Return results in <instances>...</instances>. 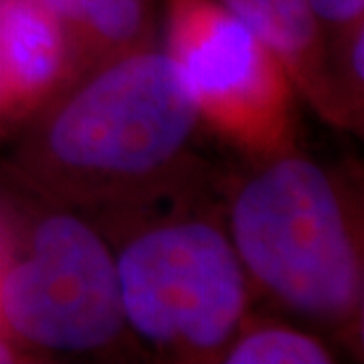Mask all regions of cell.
<instances>
[{
  "label": "cell",
  "mask_w": 364,
  "mask_h": 364,
  "mask_svg": "<svg viewBox=\"0 0 364 364\" xmlns=\"http://www.w3.org/2000/svg\"><path fill=\"white\" fill-rule=\"evenodd\" d=\"M198 128L186 79L154 45L53 97L18 134L16 182L87 217L132 207L203 174Z\"/></svg>",
  "instance_id": "obj_1"
},
{
  "label": "cell",
  "mask_w": 364,
  "mask_h": 364,
  "mask_svg": "<svg viewBox=\"0 0 364 364\" xmlns=\"http://www.w3.org/2000/svg\"><path fill=\"white\" fill-rule=\"evenodd\" d=\"M225 200V225L253 291L360 352L364 245L354 182L296 148L251 160Z\"/></svg>",
  "instance_id": "obj_2"
},
{
  "label": "cell",
  "mask_w": 364,
  "mask_h": 364,
  "mask_svg": "<svg viewBox=\"0 0 364 364\" xmlns=\"http://www.w3.org/2000/svg\"><path fill=\"white\" fill-rule=\"evenodd\" d=\"M205 176L90 217L116 261L132 340L174 363H219L251 316L253 287Z\"/></svg>",
  "instance_id": "obj_3"
},
{
  "label": "cell",
  "mask_w": 364,
  "mask_h": 364,
  "mask_svg": "<svg viewBox=\"0 0 364 364\" xmlns=\"http://www.w3.org/2000/svg\"><path fill=\"white\" fill-rule=\"evenodd\" d=\"M25 191L0 213V328L35 356L116 354L132 336L105 235L85 213Z\"/></svg>",
  "instance_id": "obj_4"
},
{
  "label": "cell",
  "mask_w": 364,
  "mask_h": 364,
  "mask_svg": "<svg viewBox=\"0 0 364 364\" xmlns=\"http://www.w3.org/2000/svg\"><path fill=\"white\" fill-rule=\"evenodd\" d=\"M162 43L207 130L249 160L298 148V91L286 67L219 0H166Z\"/></svg>",
  "instance_id": "obj_5"
},
{
  "label": "cell",
  "mask_w": 364,
  "mask_h": 364,
  "mask_svg": "<svg viewBox=\"0 0 364 364\" xmlns=\"http://www.w3.org/2000/svg\"><path fill=\"white\" fill-rule=\"evenodd\" d=\"M73 81L65 37L41 0H0V142Z\"/></svg>",
  "instance_id": "obj_6"
},
{
  "label": "cell",
  "mask_w": 364,
  "mask_h": 364,
  "mask_svg": "<svg viewBox=\"0 0 364 364\" xmlns=\"http://www.w3.org/2000/svg\"><path fill=\"white\" fill-rule=\"evenodd\" d=\"M286 67L299 97L328 124L350 130L324 33L310 0H219Z\"/></svg>",
  "instance_id": "obj_7"
},
{
  "label": "cell",
  "mask_w": 364,
  "mask_h": 364,
  "mask_svg": "<svg viewBox=\"0 0 364 364\" xmlns=\"http://www.w3.org/2000/svg\"><path fill=\"white\" fill-rule=\"evenodd\" d=\"M41 4L65 37L73 81L156 45V0H41Z\"/></svg>",
  "instance_id": "obj_8"
},
{
  "label": "cell",
  "mask_w": 364,
  "mask_h": 364,
  "mask_svg": "<svg viewBox=\"0 0 364 364\" xmlns=\"http://www.w3.org/2000/svg\"><path fill=\"white\" fill-rule=\"evenodd\" d=\"M334 352L322 336L275 322L245 326L225 348L219 363L227 364H330Z\"/></svg>",
  "instance_id": "obj_9"
},
{
  "label": "cell",
  "mask_w": 364,
  "mask_h": 364,
  "mask_svg": "<svg viewBox=\"0 0 364 364\" xmlns=\"http://www.w3.org/2000/svg\"><path fill=\"white\" fill-rule=\"evenodd\" d=\"M328 43V53L364 28V0H310Z\"/></svg>",
  "instance_id": "obj_10"
},
{
  "label": "cell",
  "mask_w": 364,
  "mask_h": 364,
  "mask_svg": "<svg viewBox=\"0 0 364 364\" xmlns=\"http://www.w3.org/2000/svg\"><path fill=\"white\" fill-rule=\"evenodd\" d=\"M33 360H37L35 354L26 350L23 344H18L9 332L0 328V364L33 363Z\"/></svg>",
  "instance_id": "obj_11"
}]
</instances>
